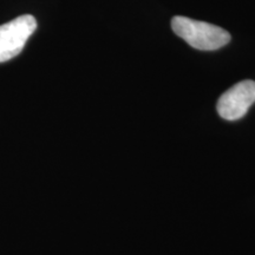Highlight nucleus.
Instances as JSON below:
<instances>
[{"instance_id": "obj_1", "label": "nucleus", "mask_w": 255, "mask_h": 255, "mask_svg": "<svg viewBox=\"0 0 255 255\" xmlns=\"http://www.w3.org/2000/svg\"><path fill=\"white\" fill-rule=\"evenodd\" d=\"M171 27L178 37L197 50H218L231 40V34L222 27L182 15L171 19Z\"/></svg>"}, {"instance_id": "obj_2", "label": "nucleus", "mask_w": 255, "mask_h": 255, "mask_svg": "<svg viewBox=\"0 0 255 255\" xmlns=\"http://www.w3.org/2000/svg\"><path fill=\"white\" fill-rule=\"evenodd\" d=\"M37 28L33 15L24 14L0 25V63L14 58Z\"/></svg>"}, {"instance_id": "obj_3", "label": "nucleus", "mask_w": 255, "mask_h": 255, "mask_svg": "<svg viewBox=\"0 0 255 255\" xmlns=\"http://www.w3.org/2000/svg\"><path fill=\"white\" fill-rule=\"evenodd\" d=\"M255 103V82L242 81L237 83L219 98L216 109L223 120H240Z\"/></svg>"}]
</instances>
